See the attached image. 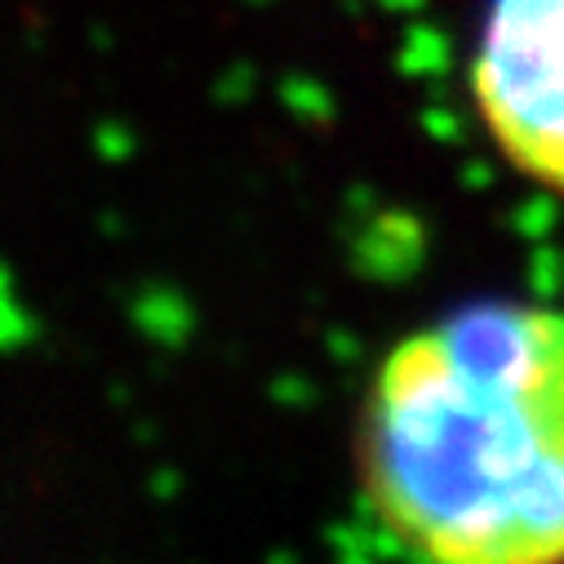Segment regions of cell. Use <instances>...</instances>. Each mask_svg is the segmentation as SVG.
<instances>
[{
	"label": "cell",
	"mask_w": 564,
	"mask_h": 564,
	"mask_svg": "<svg viewBox=\"0 0 564 564\" xmlns=\"http://www.w3.org/2000/svg\"><path fill=\"white\" fill-rule=\"evenodd\" d=\"M360 502L441 564L564 560V312L480 303L400 338L360 413Z\"/></svg>",
	"instance_id": "6da1fadb"
},
{
	"label": "cell",
	"mask_w": 564,
	"mask_h": 564,
	"mask_svg": "<svg viewBox=\"0 0 564 564\" xmlns=\"http://www.w3.org/2000/svg\"><path fill=\"white\" fill-rule=\"evenodd\" d=\"M471 94L507 165L564 196V0H489Z\"/></svg>",
	"instance_id": "7a4b0ae2"
}]
</instances>
